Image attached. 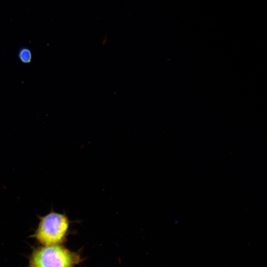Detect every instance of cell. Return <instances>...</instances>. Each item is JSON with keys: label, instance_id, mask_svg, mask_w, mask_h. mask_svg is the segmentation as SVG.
Returning <instances> with one entry per match:
<instances>
[{"label": "cell", "instance_id": "cell-1", "mask_svg": "<svg viewBox=\"0 0 267 267\" xmlns=\"http://www.w3.org/2000/svg\"><path fill=\"white\" fill-rule=\"evenodd\" d=\"M80 256L60 245L43 246L35 249L28 267H74Z\"/></svg>", "mask_w": 267, "mask_h": 267}, {"label": "cell", "instance_id": "cell-2", "mask_svg": "<svg viewBox=\"0 0 267 267\" xmlns=\"http://www.w3.org/2000/svg\"><path fill=\"white\" fill-rule=\"evenodd\" d=\"M69 226L65 215L51 212L41 218L34 236L43 246L60 245L65 239Z\"/></svg>", "mask_w": 267, "mask_h": 267}, {"label": "cell", "instance_id": "cell-3", "mask_svg": "<svg viewBox=\"0 0 267 267\" xmlns=\"http://www.w3.org/2000/svg\"><path fill=\"white\" fill-rule=\"evenodd\" d=\"M19 60L24 64L29 63L32 59V53L30 49L27 47L20 48L18 52Z\"/></svg>", "mask_w": 267, "mask_h": 267}]
</instances>
